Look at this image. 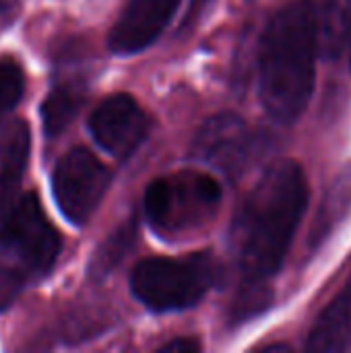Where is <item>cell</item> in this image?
<instances>
[{
    "mask_svg": "<svg viewBox=\"0 0 351 353\" xmlns=\"http://www.w3.org/2000/svg\"><path fill=\"white\" fill-rule=\"evenodd\" d=\"M201 350L199 341L194 339H174L170 343H166L159 352L161 353H194Z\"/></svg>",
    "mask_w": 351,
    "mask_h": 353,
    "instance_id": "ffe728a7",
    "label": "cell"
},
{
    "mask_svg": "<svg viewBox=\"0 0 351 353\" xmlns=\"http://www.w3.org/2000/svg\"><path fill=\"white\" fill-rule=\"evenodd\" d=\"M308 207V182L300 163H273L242 201L232 225V250L246 281L275 275Z\"/></svg>",
    "mask_w": 351,
    "mask_h": 353,
    "instance_id": "6da1fadb",
    "label": "cell"
},
{
    "mask_svg": "<svg viewBox=\"0 0 351 353\" xmlns=\"http://www.w3.org/2000/svg\"><path fill=\"white\" fill-rule=\"evenodd\" d=\"M348 54H350V68H351V35H350V41H348Z\"/></svg>",
    "mask_w": 351,
    "mask_h": 353,
    "instance_id": "7402d4cb",
    "label": "cell"
},
{
    "mask_svg": "<svg viewBox=\"0 0 351 353\" xmlns=\"http://www.w3.org/2000/svg\"><path fill=\"white\" fill-rule=\"evenodd\" d=\"M180 2L182 0H128L108 35L110 50L128 56L149 48L174 19Z\"/></svg>",
    "mask_w": 351,
    "mask_h": 353,
    "instance_id": "9c48e42d",
    "label": "cell"
},
{
    "mask_svg": "<svg viewBox=\"0 0 351 353\" xmlns=\"http://www.w3.org/2000/svg\"><path fill=\"white\" fill-rule=\"evenodd\" d=\"M308 352H348L351 350V281L331 300L312 327Z\"/></svg>",
    "mask_w": 351,
    "mask_h": 353,
    "instance_id": "7c38bea8",
    "label": "cell"
},
{
    "mask_svg": "<svg viewBox=\"0 0 351 353\" xmlns=\"http://www.w3.org/2000/svg\"><path fill=\"white\" fill-rule=\"evenodd\" d=\"M265 281H246L240 298L236 300V306H234V312H236V319H246V316H252L261 310H265L271 302V296H269V290L263 285Z\"/></svg>",
    "mask_w": 351,
    "mask_h": 353,
    "instance_id": "e0dca14e",
    "label": "cell"
},
{
    "mask_svg": "<svg viewBox=\"0 0 351 353\" xmlns=\"http://www.w3.org/2000/svg\"><path fill=\"white\" fill-rule=\"evenodd\" d=\"M221 205V186L211 174L186 170L153 180L145 192V213L163 240L190 238L205 230Z\"/></svg>",
    "mask_w": 351,
    "mask_h": 353,
    "instance_id": "3957f363",
    "label": "cell"
},
{
    "mask_svg": "<svg viewBox=\"0 0 351 353\" xmlns=\"http://www.w3.org/2000/svg\"><path fill=\"white\" fill-rule=\"evenodd\" d=\"M23 89H25V77L21 66L8 58L0 60V122L19 103V99L23 97Z\"/></svg>",
    "mask_w": 351,
    "mask_h": 353,
    "instance_id": "2e32d148",
    "label": "cell"
},
{
    "mask_svg": "<svg viewBox=\"0 0 351 353\" xmlns=\"http://www.w3.org/2000/svg\"><path fill=\"white\" fill-rule=\"evenodd\" d=\"M217 279V265L207 254H192L188 259H145L132 275L130 288L153 312H176L192 308L213 288Z\"/></svg>",
    "mask_w": 351,
    "mask_h": 353,
    "instance_id": "277c9868",
    "label": "cell"
},
{
    "mask_svg": "<svg viewBox=\"0 0 351 353\" xmlns=\"http://www.w3.org/2000/svg\"><path fill=\"white\" fill-rule=\"evenodd\" d=\"M95 143L118 159L130 157L149 132V118L134 97L116 93L106 97L89 118Z\"/></svg>",
    "mask_w": 351,
    "mask_h": 353,
    "instance_id": "52a82bcc",
    "label": "cell"
},
{
    "mask_svg": "<svg viewBox=\"0 0 351 353\" xmlns=\"http://www.w3.org/2000/svg\"><path fill=\"white\" fill-rule=\"evenodd\" d=\"M321 56L339 58L351 35V0H306Z\"/></svg>",
    "mask_w": 351,
    "mask_h": 353,
    "instance_id": "8fae6325",
    "label": "cell"
},
{
    "mask_svg": "<svg viewBox=\"0 0 351 353\" xmlns=\"http://www.w3.org/2000/svg\"><path fill=\"white\" fill-rule=\"evenodd\" d=\"M60 248V234L46 217L35 192L23 194L0 221V263L25 271L31 279L54 267Z\"/></svg>",
    "mask_w": 351,
    "mask_h": 353,
    "instance_id": "5b68a950",
    "label": "cell"
},
{
    "mask_svg": "<svg viewBox=\"0 0 351 353\" xmlns=\"http://www.w3.org/2000/svg\"><path fill=\"white\" fill-rule=\"evenodd\" d=\"M29 279L31 277L25 271L17 269L12 265L0 263V312H4L6 308H10L14 304V300L25 290Z\"/></svg>",
    "mask_w": 351,
    "mask_h": 353,
    "instance_id": "ac0fdd59",
    "label": "cell"
},
{
    "mask_svg": "<svg viewBox=\"0 0 351 353\" xmlns=\"http://www.w3.org/2000/svg\"><path fill=\"white\" fill-rule=\"evenodd\" d=\"M350 203L351 174H345V176H341V178L337 180L335 188H331V192H329V196H327V201H325V205H323V213H321V217H319V225H317L314 232H312V242H317V238L323 240V238L331 232L333 223L339 219V215H341L343 211H348V205H350Z\"/></svg>",
    "mask_w": 351,
    "mask_h": 353,
    "instance_id": "9a60e30c",
    "label": "cell"
},
{
    "mask_svg": "<svg viewBox=\"0 0 351 353\" xmlns=\"http://www.w3.org/2000/svg\"><path fill=\"white\" fill-rule=\"evenodd\" d=\"M209 2H211V0H192V2H190V19H192L197 12H201Z\"/></svg>",
    "mask_w": 351,
    "mask_h": 353,
    "instance_id": "44dd1931",
    "label": "cell"
},
{
    "mask_svg": "<svg viewBox=\"0 0 351 353\" xmlns=\"http://www.w3.org/2000/svg\"><path fill=\"white\" fill-rule=\"evenodd\" d=\"M319 39L306 4L277 10L261 39L259 95L265 110L279 122L300 118L312 97Z\"/></svg>",
    "mask_w": 351,
    "mask_h": 353,
    "instance_id": "7a4b0ae2",
    "label": "cell"
},
{
    "mask_svg": "<svg viewBox=\"0 0 351 353\" xmlns=\"http://www.w3.org/2000/svg\"><path fill=\"white\" fill-rule=\"evenodd\" d=\"M23 0H0V35L12 27V23L17 21L19 12H21Z\"/></svg>",
    "mask_w": 351,
    "mask_h": 353,
    "instance_id": "d6986e66",
    "label": "cell"
},
{
    "mask_svg": "<svg viewBox=\"0 0 351 353\" xmlns=\"http://www.w3.org/2000/svg\"><path fill=\"white\" fill-rule=\"evenodd\" d=\"M252 151L250 128L240 116L230 112L209 118L194 139V155L228 176H238L248 165Z\"/></svg>",
    "mask_w": 351,
    "mask_h": 353,
    "instance_id": "ba28073f",
    "label": "cell"
},
{
    "mask_svg": "<svg viewBox=\"0 0 351 353\" xmlns=\"http://www.w3.org/2000/svg\"><path fill=\"white\" fill-rule=\"evenodd\" d=\"M134 242H137V219H128L118 230H114L106 238V242L95 250L91 265H89L91 277L103 279L106 275H110L112 269L120 265L124 256L132 250Z\"/></svg>",
    "mask_w": 351,
    "mask_h": 353,
    "instance_id": "5bb4252c",
    "label": "cell"
},
{
    "mask_svg": "<svg viewBox=\"0 0 351 353\" xmlns=\"http://www.w3.org/2000/svg\"><path fill=\"white\" fill-rule=\"evenodd\" d=\"M87 99V89L81 81H62L54 85L41 103L43 132L48 139L64 132L68 124L77 118Z\"/></svg>",
    "mask_w": 351,
    "mask_h": 353,
    "instance_id": "4fadbf2b",
    "label": "cell"
},
{
    "mask_svg": "<svg viewBox=\"0 0 351 353\" xmlns=\"http://www.w3.org/2000/svg\"><path fill=\"white\" fill-rule=\"evenodd\" d=\"M110 182V170L89 149L77 147L56 163L52 192L62 215L74 225H85L99 207Z\"/></svg>",
    "mask_w": 351,
    "mask_h": 353,
    "instance_id": "8992f818",
    "label": "cell"
},
{
    "mask_svg": "<svg viewBox=\"0 0 351 353\" xmlns=\"http://www.w3.org/2000/svg\"><path fill=\"white\" fill-rule=\"evenodd\" d=\"M31 132L25 120H12L0 130V221L17 203V192L29 163Z\"/></svg>",
    "mask_w": 351,
    "mask_h": 353,
    "instance_id": "30bf717a",
    "label": "cell"
}]
</instances>
